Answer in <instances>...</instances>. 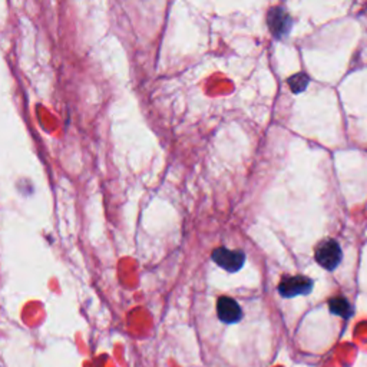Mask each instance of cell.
I'll list each match as a JSON object with an SVG mask.
<instances>
[{"label":"cell","instance_id":"obj_4","mask_svg":"<svg viewBox=\"0 0 367 367\" xmlns=\"http://www.w3.org/2000/svg\"><path fill=\"white\" fill-rule=\"evenodd\" d=\"M267 25L274 38L283 39L290 33L292 21L290 14L281 8H272L267 14Z\"/></svg>","mask_w":367,"mask_h":367},{"label":"cell","instance_id":"obj_3","mask_svg":"<svg viewBox=\"0 0 367 367\" xmlns=\"http://www.w3.org/2000/svg\"><path fill=\"white\" fill-rule=\"evenodd\" d=\"M311 290H313V280L304 277V275L284 277L279 286V292L284 299L306 296Z\"/></svg>","mask_w":367,"mask_h":367},{"label":"cell","instance_id":"obj_5","mask_svg":"<svg viewBox=\"0 0 367 367\" xmlns=\"http://www.w3.org/2000/svg\"><path fill=\"white\" fill-rule=\"evenodd\" d=\"M218 319L226 324H234L243 319V310L234 299L219 297L217 301Z\"/></svg>","mask_w":367,"mask_h":367},{"label":"cell","instance_id":"obj_6","mask_svg":"<svg viewBox=\"0 0 367 367\" xmlns=\"http://www.w3.org/2000/svg\"><path fill=\"white\" fill-rule=\"evenodd\" d=\"M328 308L332 315L340 316L343 319H348L353 316V307L344 297H335L328 301Z\"/></svg>","mask_w":367,"mask_h":367},{"label":"cell","instance_id":"obj_7","mask_svg":"<svg viewBox=\"0 0 367 367\" xmlns=\"http://www.w3.org/2000/svg\"><path fill=\"white\" fill-rule=\"evenodd\" d=\"M287 83L295 94H300L308 85V77H306L304 73H296V75H292L287 79Z\"/></svg>","mask_w":367,"mask_h":367},{"label":"cell","instance_id":"obj_1","mask_svg":"<svg viewBox=\"0 0 367 367\" xmlns=\"http://www.w3.org/2000/svg\"><path fill=\"white\" fill-rule=\"evenodd\" d=\"M316 257V261L327 271H333L335 268H337V266L341 263L343 259V252L341 248L339 246L337 241L335 240H327L321 241L315 252Z\"/></svg>","mask_w":367,"mask_h":367},{"label":"cell","instance_id":"obj_2","mask_svg":"<svg viewBox=\"0 0 367 367\" xmlns=\"http://www.w3.org/2000/svg\"><path fill=\"white\" fill-rule=\"evenodd\" d=\"M212 261L224 268L228 272H237L241 270L246 263V254L240 250H228L226 247H219L212 251Z\"/></svg>","mask_w":367,"mask_h":367}]
</instances>
